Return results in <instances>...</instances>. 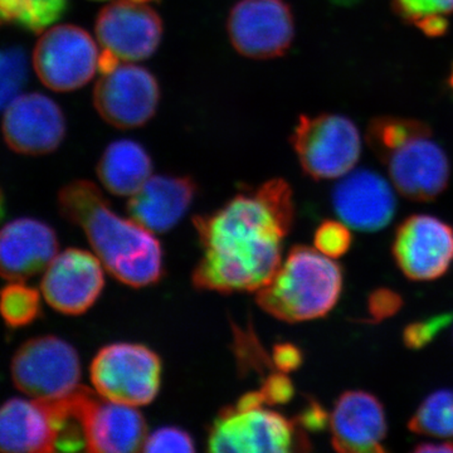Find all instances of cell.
Wrapping results in <instances>:
<instances>
[{
  "instance_id": "cell-31",
  "label": "cell",
  "mask_w": 453,
  "mask_h": 453,
  "mask_svg": "<svg viewBox=\"0 0 453 453\" xmlns=\"http://www.w3.org/2000/svg\"><path fill=\"white\" fill-rule=\"evenodd\" d=\"M392 7L396 16L413 25L428 14L453 13V0H392Z\"/></svg>"
},
{
  "instance_id": "cell-15",
  "label": "cell",
  "mask_w": 453,
  "mask_h": 453,
  "mask_svg": "<svg viewBox=\"0 0 453 453\" xmlns=\"http://www.w3.org/2000/svg\"><path fill=\"white\" fill-rule=\"evenodd\" d=\"M432 135L408 140L383 160L395 189L410 201H434L449 187V159Z\"/></svg>"
},
{
  "instance_id": "cell-40",
  "label": "cell",
  "mask_w": 453,
  "mask_h": 453,
  "mask_svg": "<svg viewBox=\"0 0 453 453\" xmlns=\"http://www.w3.org/2000/svg\"><path fill=\"white\" fill-rule=\"evenodd\" d=\"M449 88H451L453 89V65H452L451 73H449Z\"/></svg>"
},
{
  "instance_id": "cell-18",
  "label": "cell",
  "mask_w": 453,
  "mask_h": 453,
  "mask_svg": "<svg viewBox=\"0 0 453 453\" xmlns=\"http://www.w3.org/2000/svg\"><path fill=\"white\" fill-rule=\"evenodd\" d=\"M86 451L130 453L142 451L146 440V422L133 405L98 398L86 388L82 399Z\"/></svg>"
},
{
  "instance_id": "cell-8",
  "label": "cell",
  "mask_w": 453,
  "mask_h": 453,
  "mask_svg": "<svg viewBox=\"0 0 453 453\" xmlns=\"http://www.w3.org/2000/svg\"><path fill=\"white\" fill-rule=\"evenodd\" d=\"M294 12L286 0H238L226 18V33L240 55L251 59L282 57L295 40Z\"/></svg>"
},
{
  "instance_id": "cell-7",
  "label": "cell",
  "mask_w": 453,
  "mask_h": 453,
  "mask_svg": "<svg viewBox=\"0 0 453 453\" xmlns=\"http://www.w3.org/2000/svg\"><path fill=\"white\" fill-rule=\"evenodd\" d=\"M12 380L35 399L55 401L80 387L81 362L73 345L57 336L28 340L12 360Z\"/></svg>"
},
{
  "instance_id": "cell-36",
  "label": "cell",
  "mask_w": 453,
  "mask_h": 453,
  "mask_svg": "<svg viewBox=\"0 0 453 453\" xmlns=\"http://www.w3.org/2000/svg\"><path fill=\"white\" fill-rule=\"evenodd\" d=\"M413 26L431 38L442 37L449 29V19L443 14H428L417 19Z\"/></svg>"
},
{
  "instance_id": "cell-29",
  "label": "cell",
  "mask_w": 453,
  "mask_h": 453,
  "mask_svg": "<svg viewBox=\"0 0 453 453\" xmlns=\"http://www.w3.org/2000/svg\"><path fill=\"white\" fill-rule=\"evenodd\" d=\"M452 321V312H443V314L407 325L403 330L405 347L412 349V350H419V349L427 347L437 338L438 334L445 330Z\"/></svg>"
},
{
  "instance_id": "cell-16",
  "label": "cell",
  "mask_w": 453,
  "mask_h": 453,
  "mask_svg": "<svg viewBox=\"0 0 453 453\" xmlns=\"http://www.w3.org/2000/svg\"><path fill=\"white\" fill-rule=\"evenodd\" d=\"M333 205L342 222L360 232H377L389 225L396 211L392 187L378 173L359 169L336 184Z\"/></svg>"
},
{
  "instance_id": "cell-35",
  "label": "cell",
  "mask_w": 453,
  "mask_h": 453,
  "mask_svg": "<svg viewBox=\"0 0 453 453\" xmlns=\"http://www.w3.org/2000/svg\"><path fill=\"white\" fill-rule=\"evenodd\" d=\"M303 362V351L290 342L275 345L273 353V365L282 372H291L300 368Z\"/></svg>"
},
{
  "instance_id": "cell-33",
  "label": "cell",
  "mask_w": 453,
  "mask_h": 453,
  "mask_svg": "<svg viewBox=\"0 0 453 453\" xmlns=\"http://www.w3.org/2000/svg\"><path fill=\"white\" fill-rule=\"evenodd\" d=\"M259 392L266 404H286L295 395L294 383L286 372L279 371L268 375Z\"/></svg>"
},
{
  "instance_id": "cell-14",
  "label": "cell",
  "mask_w": 453,
  "mask_h": 453,
  "mask_svg": "<svg viewBox=\"0 0 453 453\" xmlns=\"http://www.w3.org/2000/svg\"><path fill=\"white\" fill-rule=\"evenodd\" d=\"M104 286L100 258L83 250L68 249L46 268L41 288L44 299L57 311L81 315L96 303Z\"/></svg>"
},
{
  "instance_id": "cell-5",
  "label": "cell",
  "mask_w": 453,
  "mask_h": 453,
  "mask_svg": "<svg viewBox=\"0 0 453 453\" xmlns=\"http://www.w3.org/2000/svg\"><path fill=\"white\" fill-rule=\"evenodd\" d=\"M306 432L296 422L264 405L222 410L208 434L211 452H292L309 451Z\"/></svg>"
},
{
  "instance_id": "cell-42",
  "label": "cell",
  "mask_w": 453,
  "mask_h": 453,
  "mask_svg": "<svg viewBox=\"0 0 453 453\" xmlns=\"http://www.w3.org/2000/svg\"><path fill=\"white\" fill-rule=\"evenodd\" d=\"M2 23H3V22H2V19H0V25H2Z\"/></svg>"
},
{
  "instance_id": "cell-10",
  "label": "cell",
  "mask_w": 453,
  "mask_h": 453,
  "mask_svg": "<svg viewBox=\"0 0 453 453\" xmlns=\"http://www.w3.org/2000/svg\"><path fill=\"white\" fill-rule=\"evenodd\" d=\"M100 53L88 32L73 25L57 26L42 35L33 65L46 88L70 92L88 85L98 71Z\"/></svg>"
},
{
  "instance_id": "cell-28",
  "label": "cell",
  "mask_w": 453,
  "mask_h": 453,
  "mask_svg": "<svg viewBox=\"0 0 453 453\" xmlns=\"http://www.w3.org/2000/svg\"><path fill=\"white\" fill-rule=\"evenodd\" d=\"M314 243L319 252L330 258H339L350 250L353 235L344 222L325 220L316 229Z\"/></svg>"
},
{
  "instance_id": "cell-25",
  "label": "cell",
  "mask_w": 453,
  "mask_h": 453,
  "mask_svg": "<svg viewBox=\"0 0 453 453\" xmlns=\"http://www.w3.org/2000/svg\"><path fill=\"white\" fill-rule=\"evenodd\" d=\"M40 311V292L22 281L12 282L0 291V315L8 326H27L38 318Z\"/></svg>"
},
{
  "instance_id": "cell-9",
  "label": "cell",
  "mask_w": 453,
  "mask_h": 453,
  "mask_svg": "<svg viewBox=\"0 0 453 453\" xmlns=\"http://www.w3.org/2000/svg\"><path fill=\"white\" fill-rule=\"evenodd\" d=\"M100 73L94 88V106L104 121L118 129H135L154 118L160 88L150 71L121 61Z\"/></svg>"
},
{
  "instance_id": "cell-1",
  "label": "cell",
  "mask_w": 453,
  "mask_h": 453,
  "mask_svg": "<svg viewBox=\"0 0 453 453\" xmlns=\"http://www.w3.org/2000/svg\"><path fill=\"white\" fill-rule=\"evenodd\" d=\"M290 184L273 179L222 208L195 219L203 255L193 271L198 290L257 292L282 262V243L294 223Z\"/></svg>"
},
{
  "instance_id": "cell-13",
  "label": "cell",
  "mask_w": 453,
  "mask_h": 453,
  "mask_svg": "<svg viewBox=\"0 0 453 453\" xmlns=\"http://www.w3.org/2000/svg\"><path fill=\"white\" fill-rule=\"evenodd\" d=\"M393 257L412 281L445 275L453 259V226L437 217L414 214L396 228Z\"/></svg>"
},
{
  "instance_id": "cell-4",
  "label": "cell",
  "mask_w": 453,
  "mask_h": 453,
  "mask_svg": "<svg viewBox=\"0 0 453 453\" xmlns=\"http://www.w3.org/2000/svg\"><path fill=\"white\" fill-rule=\"evenodd\" d=\"M290 142L303 173L314 180L344 177L362 155L356 122L340 113L301 115Z\"/></svg>"
},
{
  "instance_id": "cell-19",
  "label": "cell",
  "mask_w": 453,
  "mask_h": 453,
  "mask_svg": "<svg viewBox=\"0 0 453 453\" xmlns=\"http://www.w3.org/2000/svg\"><path fill=\"white\" fill-rule=\"evenodd\" d=\"M332 443L342 453L386 452L388 432L386 412L377 396L365 390H349L336 401L330 417Z\"/></svg>"
},
{
  "instance_id": "cell-39",
  "label": "cell",
  "mask_w": 453,
  "mask_h": 453,
  "mask_svg": "<svg viewBox=\"0 0 453 453\" xmlns=\"http://www.w3.org/2000/svg\"><path fill=\"white\" fill-rule=\"evenodd\" d=\"M4 217V199H3L2 193H0V219Z\"/></svg>"
},
{
  "instance_id": "cell-26",
  "label": "cell",
  "mask_w": 453,
  "mask_h": 453,
  "mask_svg": "<svg viewBox=\"0 0 453 453\" xmlns=\"http://www.w3.org/2000/svg\"><path fill=\"white\" fill-rule=\"evenodd\" d=\"M28 65L25 50L19 47L0 49V110L14 100L26 85Z\"/></svg>"
},
{
  "instance_id": "cell-30",
  "label": "cell",
  "mask_w": 453,
  "mask_h": 453,
  "mask_svg": "<svg viewBox=\"0 0 453 453\" xmlns=\"http://www.w3.org/2000/svg\"><path fill=\"white\" fill-rule=\"evenodd\" d=\"M142 451L154 452H195V441L188 432L178 427H163L146 437Z\"/></svg>"
},
{
  "instance_id": "cell-24",
  "label": "cell",
  "mask_w": 453,
  "mask_h": 453,
  "mask_svg": "<svg viewBox=\"0 0 453 453\" xmlns=\"http://www.w3.org/2000/svg\"><path fill=\"white\" fill-rule=\"evenodd\" d=\"M417 434L453 438V389H441L429 395L408 422Z\"/></svg>"
},
{
  "instance_id": "cell-22",
  "label": "cell",
  "mask_w": 453,
  "mask_h": 453,
  "mask_svg": "<svg viewBox=\"0 0 453 453\" xmlns=\"http://www.w3.org/2000/svg\"><path fill=\"white\" fill-rule=\"evenodd\" d=\"M153 173V160L146 149L130 139L111 142L97 164V177L112 195L131 196Z\"/></svg>"
},
{
  "instance_id": "cell-21",
  "label": "cell",
  "mask_w": 453,
  "mask_h": 453,
  "mask_svg": "<svg viewBox=\"0 0 453 453\" xmlns=\"http://www.w3.org/2000/svg\"><path fill=\"white\" fill-rule=\"evenodd\" d=\"M196 190L195 179L190 177L155 175L131 196L127 213L153 234H165L183 219Z\"/></svg>"
},
{
  "instance_id": "cell-12",
  "label": "cell",
  "mask_w": 453,
  "mask_h": 453,
  "mask_svg": "<svg viewBox=\"0 0 453 453\" xmlns=\"http://www.w3.org/2000/svg\"><path fill=\"white\" fill-rule=\"evenodd\" d=\"M95 32L103 50L122 62H139L159 49L164 26L150 3L113 0L97 14Z\"/></svg>"
},
{
  "instance_id": "cell-17",
  "label": "cell",
  "mask_w": 453,
  "mask_h": 453,
  "mask_svg": "<svg viewBox=\"0 0 453 453\" xmlns=\"http://www.w3.org/2000/svg\"><path fill=\"white\" fill-rule=\"evenodd\" d=\"M3 135L17 153H52L65 139L64 112L55 101L42 94L18 97L5 112Z\"/></svg>"
},
{
  "instance_id": "cell-27",
  "label": "cell",
  "mask_w": 453,
  "mask_h": 453,
  "mask_svg": "<svg viewBox=\"0 0 453 453\" xmlns=\"http://www.w3.org/2000/svg\"><path fill=\"white\" fill-rule=\"evenodd\" d=\"M68 0H26L17 25L26 31L40 33L65 16Z\"/></svg>"
},
{
  "instance_id": "cell-37",
  "label": "cell",
  "mask_w": 453,
  "mask_h": 453,
  "mask_svg": "<svg viewBox=\"0 0 453 453\" xmlns=\"http://www.w3.org/2000/svg\"><path fill=\"white\" fill-rule=\"evenodd\" d=\"M25 0H0V19L2 22L17 23Z\"/></svg>"
},
{
  "instance_id": "cell-2",
  "label": "cell",
  "mask_w": 453,
  "mask_h": 453,
  "mask_svg": "<svg viewBox=\"0 0 453 453\" xmlns=\"http://www.w3.org/2000/svg\"><path fill=\"white\" fill-rule=\"evenodd\" d=\"M64 219L83 229L104 267L131 288L159 282L164 252L153 232L119 216L96 184L76 180L59 192Z\"/></svg>"
},
{
  "instance_id": "cell-38",
  "label": "cell",
  "mask_w": 453,
  "mask_h": 453,
  "mask_svg": "<svg viewBox=\"0 0 453 453\" xmlns=\"http://www.w3.org/2000/svg\"><path fill=\"white\" fill-rule=\"evenodd\" d=\"M417 453L453 452V443H425L414 449Z\"/></svg>"
},
{
  "instance_id": "cell-32",
  "label": "cell",
  "mask_w": 453,
  "mask_h": 453,
  "mask_svg": "<svg viewBox=\"0 0 453 453\" xmlns=\"http://www.w3.org/2000/svg\"><path fill=\"white\" fill-rule=\"evenodd\" d=\"M403 308V297L390 288H377L369 295L368 312L374 323L392 318Z\"/></svg>"
},
{
  "instance_id": "cell-23",
  "label": "cell",
  "mask_w": 453,
  "mask_h": 453,
  "mask_svg": "<svg viewBox=\"0 0 453 453\" xmlns=\"http://www.w3.org/2000/svg\"><path fill=\"white\" fill-rule=\"evenodd\" d=\"M432 133L427 122L401 116H378L369 122L366 142L383 163V160L408 140Z\"/></svg>"
},
{
  "instance_id": "cell-20",
  "label": "cell",
  "mask_w": 453,
  "mask_h": 453,
  "mask_svg": "<svg viewBox=\"0 0 453 453\" xmlns=\"http://www.w3.org/2000/svg\"><path fill=\"white\" fill-rule=\"evenodd\" d=\"M58 251L56 232L46 223L20 219L0 229V277L25 281L50 266Z\"/></svg>"
},
{
  "instance_id": "cell-11",
  "label": "cell",
  "mask_w": 453,
  "mask_h": 453,
  "mask_svg": "<svg viewBox=\"0 0 453 453\" xmlns=\"http://www.w3.org/2000/svg\"><path fill=\"white\" fill-rule=\"evenodd\" d=\"M68 425L67 398H13L0 407V451H61Z\"/></svg>"
},
{
  "instance_id": "cell-41",
  "label": "cell",
  "mask_w": 453,
  "mask_h": 453,
  "mask_svg": "<svg viewBox=\"0 0 453 453\" xmlns=\"http://www.w3.org/2000/svg\"><path fill=\"white\" fill-rule=\"evenodd\" d=\"M96 2H104V0H96ZM135 2L151 3V2H157V0H135Z\"/></svg>"
},
{
  "instance_id": "cell-3",
  "label": "cell",
  "mask_w": 453,
  "mask_h": 453,
  "mask_svg": "<svg viewBox=\"0 0 453 453\" xmlns=\"http://www.w3.org/2000/svg\"><path fill=\"white\" fill-rule=\"evenodd\" d=\"M342 267L316 249L296 246L256 295L259 308L286 323L329 314L342 296Z\"/></svg>"
},
{
  "instance_id": "cell-34",
  "label": "cell",
  "mask_w": 453,
  "mask_h": 453,
  "mask_svg": "<svg viewBox=\"0 0 453 453\" xmlns=\"http://www.w3.org/2000/svg\"><path fill=\"white\" fill-rule=\"evenodd\" d=\"M296 423L303 431L318 434L330 425V418L323 405L316 402L315 399H310L303 412L297 417Z\"/></svg>"
},
{
  "instance_id": "cell-6",
  "label": "cell",
  "mask_w": 453,
  "mask_h": 453,
  "mask_svg": "<svg viewBox=\"0 0 453 453\" xmlns=\"http://www.w3.org/2000/svg\"><path fill=\"white\" fill-rule=\"evenodd\" d=\"M97 395L118 403H151L162 384V360L151 349L130 342L106 345L89 368Z\"/></svg>"
}]
</instances>
